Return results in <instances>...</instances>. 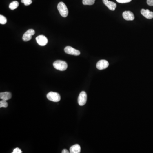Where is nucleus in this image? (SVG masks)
I'll use <instances>...</instances> for the list:
<instances>
[{
    "instance_id": "f257e3e1",
    "label": "nucleus",
    "mask_w": 153,
    "mask_h": 153,
    "mask_svg": "<svg viewBox=\"0 0 153 153\" xmlns=\"http://www.w3.org/2000/svg\"><path fill=\"white\" fill-rule=\"evenodd\" d=\"M57 9L61 15L64 18L68 16L69 11L65 4L63 2H61L57 5Z\"/></svg>"
},
{
    "instance_id": "f03ea898",
    "label": "nucleus",
    "mask_w": 153,
    "mask_h": 153,
    "mask_svg": "<svg viewBox=\"0 0 153 153\" xmlns=\"http://www.w3.org/2000/svg\"><path fill=\"white\" fill-rule=\"evenodd\" d=\"M53 66L56 70L61 71H65L68 67L67 63L62 61H57L54 62Z\"/></svg>"
},
{
    "instance_id": "7ed1b4c3",
    "label": "nucleus",
    "mask_w": 153,
    "mask_h": 153,
    "mask_svg": "<svg viewBox=\"0 0 153 153\" xmlns=\"http://www.w3.org/2000/svg\"><path fill=\"white\" fill-rule=\"evenodd\" d=\"M47 98L48 100L52 101L57 102L61 100V96L57 93L51 92L47 94Z\"/></svg>"
},
{
    "instance_id": "20e7f679",
    "label": "nucleus",
    "mask_w": 153,
    "mask_h": 153,
    "mask_svg": "<svg viewBox=\"0 0 153 153\" xmlns=\"http://www.w3.org/2000/svg\"><path fill=\"white\" fill-rule=\"evenodd\" d=\"M87 101V94L83 91L80 93L78 98V103L80 106L85 105Z\"/></svg>"
},
{
    "instance_id": "39448f33",
    "label": "nucleus",
    "mask_w": 153,
    "mask_h": 153,
    "mask_svg": "<svg viewBox=\"0 0 153 153\" xmlns=\"http://www.w3.org/2000/svg\"><path fill=\"white\" fill-rule=\"evenodd\" d=\"M64 51L67 54L75 56H78L81 54L80 51L70 46L65 47L64 49Z\"/></svg>"
},
{
    "instance_id": "423d86ee",
    "label": "nucleus",
    "mask_w": 153,
    "mask_h": 153,
    "mask_svg": "<svg viewBox=\"0 0 153 153\" xmlns=\"http://www.w3.org/2000/svg\"><path fill=\"white\" fill-rule=\"evenodd\" d=\"M35 31L33 29H30L26 32L23 36V40L24 41H28L32 39V36L34 35Z\"/></svg>"
},
{
    "instance_id": "0eeeda50",
    "label": "nucleus",
    "mask_w": 153,
    "mask_h": 153,
    "mask_svg": "<svg viewBox=\"0 0 153 153\" xmlns=\"http://www.w3.org/2000/svg\"><path fill=\"white\" fill-rule=\"evenodd\" d=\"M109 65V63L105 60H100L96 63V67L99 70H103L106 69Z\"/></svg>"
},
{
    "instance_id": "6e6552de",
    "label": "nucleus",
    "mask_w": 153,
    "mask_h": 153,
    "mask_svg": "<svg viewBox=\"0 0 153 153\" xmlns=\"http://www.w3.org/2000/svg\"><path fill=\"white\" fill-rule=\"evenodd\" d=\"M36 40L38 44L41 46H45L48 43V39L43 35H40L36 37Z\"/></svg>"
},
{
    "instance_id": "1a4fd4ad",
    "label": "nucleus",
    "mask_w": 153,
    "mask_h": 153,
    "mask_svg": "<svg viewBox=\"0 0 153 153\" xmlns=\"http://www.w3.org/2000/svg\"><path fill=\"white\" fill-rule=\"evenodd\" d=\"M104 4L107 7H108L109 10L112 11H114L116 7V4L114 2L108 0H103Z\"/></svg>"
},
{
    "instance_id": "9d476101",
    "label": "nucleus",
    "mask_w": 153,
    "mask_h": 153,
    "mask_svg": "<svg viewBox=\"0 0 153 153\" xmlns=\"http://www.w3.org/2000/svg\"><path fill=\"white\" fill-rule=\"evenodd\" d=\"M123 18L126 21H133L134 19V14L132 12L125 11L123 13Z\"/></svg>"
},
{
    "instance_id": "9b49d317",
    "label": "nucleus",
    "mask_w": 153,
    "mask_h": 153,
    "mask_svg": "<svg viewBox=\"0 0 153 153\" xmlns=\"http://www.w3.org/2000/svg\"><path fill=\"white\" fill-rule=\"evenodd\" d=\"M141 13L146 19H151L153 18V12L150 11L149 10L142 9L141 10Z\"/></svg>"
},
{
    "instance_id": "f8f14e48",
    "label": "nucleus",
    "mask_w": 153,
    "mask_h": 153,
    "mask_svg": "<svg viewBox=\"0 0 153 153\" xmlns=\"http://www.w3.org/2000/svg\"><path fill=\"white\" fill-rule=\"evenodd\" d=\"M12 94L11 93L9 92H1L0 93V98L2 100L4 101H8L11 98Z\"/></svg>"
},
{
    "instance_id": "ddd939ff",
    "label": "nucleus",
    "mask_w": 153,
    "mask_h": 153,
    "mask_svg": "<svg viewBox=\"0 0 153 153\" xmlns=\"http://www.w3.org/2000/svg\"><path fill=\"white\" fill-rule=\"evenodd\" d=\"M81 146L78 144H75L73 145L70 148V153H79L81 152Z\"/></svg>"
},
{
    "instance_id": "4468645a",
    "label": "nucleus",
    "mask_w": 153,
    "mask_h": 153,
    "mask_svg": "<svg viewBox=\"0 0 153 153\" xmlns=\"http://www.w3.org/2000/svg\"><path fill=\"white\" fill-rule=\"evenodd\" d=\"M19 6V3L17 1H14L9 5V8L11 10L16 9Z\"/></svg>"
},
{
    "instance_id": "2eb2a0df",
    "label": "nucleus",
    "mask_w": 153,
    "mask_h": 153,
    "mask_svg": "<svg viewBox=\"0 0 153 153\" xmlns=\"http://www.w3.org/2000/svg\"><path fill=\"white\" fill-rule=\"evenodd\" d=\"M95 0H83V3L85 5H92L94 4Z\"/></svg>"
},
{
    "instance_id": "dca6fc26",
    "label": "nucleus",
    "mask_w": 153,
    "mask_h": 153,
    "mask_svg": "<svg viewBox=\"0 0 153 153\" xmlns=\"http://www.w3.org/2000/svg\"><path fill=\"white\" fill-rule=\"evenodd\" d=\"M6 22H7V19L6 17L2 15H0V23L3 25L6 24Z\"/></svg>"
},
{
    "instance_id": "f3484780",
    "label": "nucleus",
    "mask_w": 153,
    "mask_h": 153,
    "mask_svg": "<svg viewBox=\"0 0 153 153\" xmlns=\"http://www.w3.org/2000/svg\"><path fill=\"white\" fill-rule=\"evenodd\" d=\"M8 104L7 103L6 101L2 100L0 101V108L1 107H4V108H6L8 106Z\"/></svg>"
},
{
    "instance_id": "a211bd4d",
    "label": "nucleus",
    "mask_w": 153,
    "mask_h": 153,
    "mask_svg": "<svg viewBox=\"0 0 153 153\" xmlns=\"http://www.w3.org/2000/svg\"><path fill=\"white\" fill-rule=\"evenodd\" d=\"M22 3H23L25 6H28V5H30L32 3V0H21V1Z\"/></svg>"
},
{
    "instance_id": "6ab92c4d",
    "label": "nucleus",
    "mask_w": 153,
    "mask_h": 153,
    "mask_svg": "<svg viewBox=\"0 0 153 153\" xmlns=\"http://www.w3.org/2000/svg\"><path fill=\"white\" fill-rule=\"evenodd\" d=\"M117 2L121 3H128L132 1V0H116Z\"/></svg>"
},
{
    "instance_id": "aec40b11",
    "label": "nucleus",
    "mask_w": 153,
    "mask_h": 153,
    "mask_svg": "<svg viewBox=\"0 0 153 153\" xmlns=\"http://www.w3.org/2000/svg\"><path fill=\"white\" fill-rule=\"evenodd\" d=\"M22 153L21 150L18 147L15 148L14 149L12 153Z\"/></svg>"
},
{
    "instance_id": "412c9836",
    "label": "nucleus",
    "mask_w": 153,
    "mask_h": 153,
    "mask_svg": "<svg viewBox=\"0 0 153 153\" xmlns=\"http://www.w3.org/2000/svg\"><path fill=\"white\" fill-rule=\"evenodd\" d=\"M147 3L149 6H153V0H147Z\"/></svg>"
},
{
    "instance_id": "4be33fe9",
    "label": "nucleus",
    "mask_w": 153,
    "mask_h": 153,
    "mask_svg": "<svg viewBox=\"0 0 153 153\" xmlns=\"http://www.w3.org/2000/svg\"><path fill=\"white\" fill-rule=\"evenodd\" d=\"M62 153H70V152L68 151V150H67V149H64L63 150L62 152Z\"/></svg>"
}]
</instances>
